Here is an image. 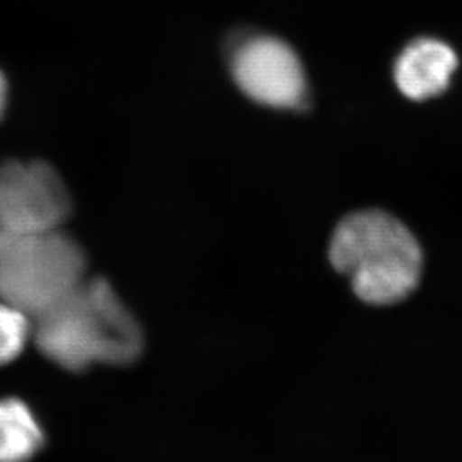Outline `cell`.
<instances>
[{"label": "cell", "instance_id": "cell-1", "mask_svg": "<svg viewBox=\"0 0 462 462\" xmlns=\"http://www.w3.org/2000/svg\"><path fill=\"white\" fill-rule=\"evenodd\" d=\"M33 341L50 362L68 371L133 364L144 346L137 319L103 278H86L33 319Z\"/></svg>", "mask_w": 462, "mask_h": 462}, {"label": "cell", "instance_id": "cell-2", "mask_svg": "<svg viewBox=\"0 0 462 462\" xmlns=\"http://www.w3.org/2000/svg\"><path fill=\"white\" fill-rule=\"evenodd\" d=\"M332 266L350 278L356 296L371 305L409 298L422 275V249L400 219L359 210L338 224L330 240Z\"/></svg>", "mask_w": 462, "mask_h": 462}, {"label": "cell", "instance_id": "cell-3", "mask_svg": "<svg viewBox=\"0 0 462 462\" xmlns=\"http://www.w3.org/2000/svg\"><path fill=\"white\" fill-rule=\"evenodd\" d=\"M88 269L85 249L62 228L0 240V299L32 319L72 293Z\"/></svg>", "mask_w": 462, "mask_h": 462}, {"label": "cell", "instance_id": "cell-4", "mask_svg": "<svg viewBox=\"0 0 462 462\" xmlns=\"http://www.w3.org/2000/svg\"><path fill=\"white\" fill-rule=\"evenodd\" d=\"M72 201L58 171L42 161L0 164V240L62 228Z\"/></svg>", "mask_w": 462, "mask_h": 462}, {"label": "cell", "instance_id": "cell-5", "mask_svg": "<svg viewBox=\"0 0 462 462\" xmlns=\"http://www.w3.org/2000/svg\"><path fill=\"white\" fill-rule=\"evenodd\" d=\"M236 85L248 98L272 108H298L307 99L302 62L284 41L251 38L231 59Z\"/></svg>", "mask_w": 462, "mask_h": 462}, {"label": "cell", "instance_id": "cell-6", "mask_svg": "<svg viewBox=\"0 0 462 462\" xmlns=\"http://www.w3.org/2000/svg\"><path fill=\"white\" fill-rule=\"evenodd\" d=\"M458 58L449 45L432 38L410 42L396 60L393 77L398 89L413 101L436 98L449 88Z\"/></svg>", "mask_w": 462, "mask_h": 462}, {"label": "cell", "instance_id": "cell-7", "mask_svg": "<svg viewBox=\"0 0 462 462\" xmlns=\"http://www.w3.org/2000/svg\"><path fill=\"white\" fill-rule=\"evenodd\" d=\"M44 443L40 423L23 401L0 400V462H26Z\"/></svg>", "mask_w": 462, "mask_h": 462}, {"label": "cell", "instance_id": "cell-8", "mask_svg": "<svg viewBox=\"0 0 462 462\" xmlns=\"http://www.w3.org/2000/svg\"><path fill=\"white\" fill-rule=\"evenodd\" d=\"M33 338V319L0 299V366L17 359Z\"/></svg>", "mask_w": 462, "mask_h": 462}, {"label": "cell", "instance_id": "cell-9", "mask_svg": "<svg viewBox=\"0 0 462 462\" xmlns=\"http://www.w3.org/2000/svg\"><path fill=\"white\" fill-rule=\"evenodd\" d=\"M5 103H6V80L4 74L0 71V116L4 113Z\"/></svg>", "mask_w": 462, "mask_h": 462}]
</instances>
